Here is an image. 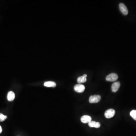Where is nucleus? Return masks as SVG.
<instances>
[{
	"instance_id": "nucleus-1",
	"label": "nucleus",
	"mask_w": 136,
	"mask_h": 136,
	"mask_svg": "<svg viewBox=\"0 0 136 136\" xmlns=\"http://www.w3.org/2000/svg\"><path fill=\"white\" fill-rule=\"evenodd\" d=\"M101 100V97L99 95H95L91 96L89 99V102L91 103H96L100 101Z\"/></svg>"
},
{
	"instance_id": "nucleus-2",
	"label": "nucleus",
	"mask_w": 136,
	"mask_h": 136,
	"mask_svg": "<svg viewBox=\"0 0 136 136\" xmlns=\"http://www.w3.org/2000/svg\"><path fill=\"white\" fill-rule=\"evenodd\" d=\"M118 78V75L115 73H110L106 77V80L108 81L114 82L116 81Z\"/></svg>"
},
{
	"instance_id": "nucleus-3",
	"label": "nucleus",
	"mask_w": 136,
	"mask_h": 136,
	"mask_svg": "<svg viewBox=\"0 0 136 136\" xmlns=\"http://www.w3.org/2000/svg\"><path fill=\"white\" fill-rule=\"evenodd\" d=\"M74 89V90L78 93H82L84 91L85 87L82 84L78 83L75 86Z\"/></svg>"
},
{
	"instance_id": "nucleus-4",
	"label": "nucleus",
	"mask_w": 136,
	"mask_h": 136,
	"mask_svg": "<svg viewBox=\"0 0 136 136\" xmlns=\"http://www.w3.org/2000/svg\"><path fill=\"white\" fill-rule=\"evenodd\" d=\"M115 114V111L114 109H110L107 110L105 112V116L107 118H110L113 117Z\"/></svg>"
},
{
	"instance_id": "nucleus-5",
	"label": "nucleus",
	"mask_w": 136,
	"mask_h": 136,
	"mask_svg": "<svg viewBox=\"0 0 136 136\" xmlns=\"http://www.w3.org/2000/svg\"><path fill=\"white\" fill-rule=\"evenodd\" d=\"M119 8L120 11L124 15H127L128 14V10L124 4L122 3L119 4Z\"/></svg>"
},
{
	"instance_id": "nucleus-6",
	"label": "nucleus",
	"mask_w": 136,
	"mask_h": 136,
	"mask_svg": "<svg viewBox=\"0 0 136 136\" xmlns=\"http://www.w3.org/2000/svg\"><path fill=\"white\" fill-rule=\"evenodd\" d=\"M81 121L83 123H89L92 121V118L88 115H83L81 118Z\"/></svg>"
},
{
	"instance_id": "nucleus-7",
	"label": "nucleus",
	"mask_w": 136,
	"mask_h": 136,
	"mask_svg": "<svg viewBox=\"0 0 136 136\" xmlns=\"http://www.w3.org/2000/svg\"><path fill=\"white\" fill-rule=\"evenodd\" d=\"M120 83L119 82H116L113 83L112 85V90L113 92H116L119 89L120 87Z\"/></svg>"
},
{
	"instance_id": "nucleus-8",
	"label": "nucleus",
	"mask_w": 136,
	"mask_h": 136,
	"mask_svg": "<svg viewBox=\"0 0 136 136\" xmlns=\"http://www.w3.org/2000/svg\"><path fill=\"white\" fill-rule=\"evenodd\" d=\"M88 126L91 127H95L99 128L101 126L100 123L99 122H96L95 121H90L88 123Z\"/></svg>"
},
{
	"instance_id": "nucleus-9",
	"label": "nucleus",
	"mask_w": 136,
	"mask_h": 136,
	"mask_svg": "<svg viewBox=\"0 0 136 136\" xmlns=\"http://www.w3.org/2000/svg\"><path fill=\"white\" fill-rule=\"evenodd\" d=\"M15 95L14 93L12 91H9L8 92L7 96L8 100L9 101H12L15 98Z\"/></svg>"
},
{
	"instance_id": "nucleus-10",
	"label": "nucleus",
	"mask_w": 136,
	"mask_h": 136,
	"mask_svg": "<svg viewBox=\"0 0 136 136\" xmlns=\"http://www.w3.org/2000/svg\"><path fill=\"white\" fill-rule=\"evenodd\" d=\"M87 75L86 74H84L83 76H79L77 79V82L79 83H84L87 81Z\"/></svg>"
},
{
	"instance_id": "nucleus-11",
	"label": "nucleus",
	"mask_w": 136,
	"mask_h": 136,
	"mask_svg": "<svg viewBox=\"0 0 136 136\" xmlns=\"http://www.w3.org/2000/svg\"><path fill=\"white\" fill-rule=\"evenodd\" d=\"M44 85L46 87H55L56 86V84L55 82L53 81H47L44 83Z\"/></svg>"
},
{
	"instance_id": "nucleus-12",
	"label": "nucleus",
	"mask_w": 136,
	"mask_h": 136,
	"mask_svg": "<svg viewBox=\"0 0 136 136\" xmlns=\"http://www.w3.org/2000/svg\"><path fill=\"white\" fill-rule=\"evenodd\" d=\"M130 115L133 119L136 121V110H132L130 112Z\"/></svg>"
},
{
	"instance_id": "nucleus-13",
	"label": "nucleus",
	"mask_w": 136,
	"mask_h": 136,
	"mask_svg": "<svg viewBox=\"0 0 136 136\" xmlns=\"http://www.w3.org/2000/svg\"><path fill=\"white\" fill-rule=\"evenodd\" d=\"M7 118V116L4 115L3 114H0V122L4 121Z\"/></svg>"
},
{
	"instance_id": "nucleus-14",
	"label": "nucleus",
	"mask_w": 136,
	"mask_h": 136,
	"mask_svg": "<svg viewBox=\"0 0 136 136\" xmlns=\"http://www.w3.org/2000/svg\"><path fill=\"white\" fill-rule=\"evenodd\" d=\"M2 127H1V126H0V133H2Z\"/></svg>"
}]
</instances>
